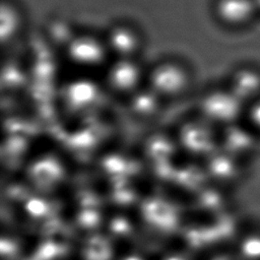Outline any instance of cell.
Wrapping results in <instances>:
<instances>
[{
  "label": "cell",
  "mask_w": 260,
  "mask_h": 260,
  "mask_svg": "<svg viewBox=\"0 0 260 260\" xmlns=\"http://www.w3.org/2000/svg\"><path fill=\"white\" fill-rule=\"evenodd\" d=\"M194 83V70L182 58L162 57L147 66L146 85L165 104L186 98Z\"/></svg>",
  "instance_id": "1"
},
{
  "label": "cell",
  "mask_w": 260,
  "mask_h": 260,
  "mask_svg": "<svg viewBox=\"0 0 260 260\" xmlns=\"http://www.w3.org/2000/svg\"><path fill=\"white\" fill-rule=\"evenodd\" d=\"M65 57L84 71H102L112 61L103 34L83 30L74 32L65 43Z\"/></svg>",
  "instance_id": "2"
},
{
  "label": "cell",
  "mask_w": 260,
  "mask_h": 260,
  "mask_svg": "<svg viewBox=\"0 0 260 260\" xmlns=\"http://www.w3.org/2000/svg\"><path fill=\"white\" fill-rule=\"evenodd\" d=\"M246 105L225 85L206 91L200 102L202 119L222 129L244 121Z\"/></svg>",
  "instance_id": "3"
},
{
  "label": "cell",
  "mask_w": 260,
  "mask_h": 260,
  "mask_svg": "<svg viewBox=\"0 0 260 260\" xmlns=\"http://www.w3.org/2000/svg\"><path fill=\"white\" fill-rule=\"evenodd\" d=\"M147 66L142 59H112L105 69L104 84L116 95L130 98L146 85Z\"/></svg>",
  "instance_id": "4"
},
{
  "label": "cell",
  "mask_w": 260,
  "mask_h": 260,
  "mask_svg": "<svg viewBox=\"0 0 260 260\" xmlns=\"http://www.w3.org/2000/svg\"><path fill=\"white\" fill-rule=\"evenodd\" d=\"M103 36L112 59H139L146 46L143 30L129 20L113 22Z\"/></svg>",
  "instance_id": "5"
},
{
  "label": "cell",
  "mask_w": 260,
  "mask_h": 260,
  "mask_svg": "<svg viewBox=\"0 0 260 260\" xmlns=\"http://www.w3.org/2000/svg\"><path fill=\"white\" fill-rule=\"evenodd\" d=\"M213 18L228 28H243L251 24L259 14L254 0H212Z\"/></svg>",
  "instance_id": "6"
},
{
  "label": "cell",
  "mask_w": 260,
  "mask_h": 260,
  "mask_svg": "<svg viewBox=\"0 0 260 260\" xmlns=\"http://www.w3.org/2000/svg\"><path fill=\"white\" fill-rule=\"evenodd\" d=\"M223 150L238 159L253 154L258 144V134L244 121L222 129Z\"/></svg>",
  "instance_id": "7"
},
{
  "label": "cell",
  "mask_w": 260,
  "mask_h": 260,
  "mask_svg": "<svg viewBox=\"0 0 260 260\" xmlns=\"http://www.w3.org/2000/svg\"><path fill=\"white\" fill-rule=\"evenodd\" d=\"M226 86L246 106L260 98V69L244 65L231 74Z\"/></svg>",
  "instance_id": "8"
},
{
  "label": "cell",
  "mask_w": 260,
  "mask_h": 260,
  "mask_svg": "<svg viewBox=\"0 0 260 260\" xmlns=\"http://www.w3.org/2000/svg\"><path fill=\"white\" fill-rule=\"evenodd\" d=\"M25 14L16 0H1V41L3 46H11L23 34Z\"/></svg>",
  "instance_id": "9"
},
{
  "label": "cell",
  "mask_w": 260,
  "mask_h": 260,
  "mask_svg": "<svg viewBox=\"0 0 260 260\" xmlns=\"http://www.w3.org/2000/svg\"><path fill=\"white\" fill-rule=\"evenodd\" d=\"M127 101L130 103L132 114L146 119L154 117L165 104L147 85L137 90Z\"/></svg>",
  "instance_id": "10"
},
{
  "label": "cell",
  "mask_w": 260,
  "mask_h": 260,
  "mask_svg": "<svg viewBox=\"0 0 260 260\" xmlns=\"http://www.w3.org/2000/svg\"><path fill=\"white\" fill-rule=\"evenodd\" d=\"M144 213L149 221L166 229L174 226L176 221L173 207L161 200H152L145 203Z\"/></svg>",
  "instance_id": "11"
},
{
  "label": "cell",
  "mask_w": 260,
  "mask_h": 260,
  "mask_svg": "<svg viewBox=\"0 0 260 260\" xmlns=\"http://www.w3.org/2000/svg\"><path fill=\"white\" fill-rule=\"evenodd\" d=\"M237 161V157L223 150L221 153L215 154L212 160L211 170L215 175L221 177H230L235 175L239 169V164Z\"/></svg>",
  "instance_id": "12"
},
{
  "label": "cell",
  "mask_w": 260,
  "mask_h": 260,
  "mask_svg": "<svg viewBox=\"0 0 260 260\" xmlns=\"http://www.w3.org/2000/svg\"><path fill=\"white\" fill-rule=\"evenodd\" d=\"M85 254L87 260H108L111 255L108 243L101 237H93L89 240Z\"/></svg>",
  "instance_id": "13"
},
{
  "label": "cell",
  "mask_w": 260,
  "mask_h": 260,
  "mask_svg": "<svg viewBox=\"0 0 260 260\" xmlns=\"http://www.w3.org/2000/svg\"><path fill=\"white\" fill-rule=\"evenodd\" d=\"M241 252L245 260H260V232H252L244 238Z\"/></svg>",
  "instance_id": "14"
},
{
  "label": "cell",
  "mask_w": 260,
  "mask_h": 260,
  "mask_svg": "<svg viewBox=\"0 0 260 260\" xmlns=\"http://www.w3.org/2000/svg\"><path fill=\"white\" fill-rule=\"evenodd\" d=\"M34 178L41 185H48L56 181L60 175L57 166L52 164H41L34 168Z\"/></svg>",
  "instance_id": "15"
},
{
  "label": "cell",
  "mask_w": 260,
  "mask_h": 260,
  "mask_svg": "<svg viewBox=\"0 0 260 260\" xmlns=\"http://www.w3.org/2000/svg\"><path fill=\"white\" fill-rule=\"evenodd\" d=\"M244 122L260 135V98L246 106Z\"/></svg>",
  "instance_id": "16"
},
{
  "label": "cell",
  "mask_w": 260,
  "mask_h": 260,
  "mask_svg": "<svg viewBox=\"0 0 260 260\" xmlns=\"http://www.w3.org/2000/svg\"><path fill=\"white\" fill-rule=\"evenodd\" d=\"M62 251H63V248H60L56 244L47 243L40 248L38 258L39 260H48L56 256L58 253H61Z\"/></svg>",
  "instance_id": "17"
},
{
  "label": "cell",
  "mask_w": 260,
  "mask_h": 260,
  "mask_svg": "<svg viewBox=\"0 0 260 260\" xmlns=\"http://www.w3.org/2000/svg\"><path fill=\"white\" fill-rule=\"evenodd\" d=\"M26 206H27L28 211L36 216L43 215L48 211L47 204H45V202H43L42 200H39V199H30Z\"/></svg>",
  "instance_id": "18"
},
{
  "label": "cell",
  "mask_w": 260,
  "mask_h": 260,
  "mask_svg": "<svg viewBox=\"0 0 260 260\" xmlns=\"http://www.w3.org/2000/svg\"><path fill=\"white\" fill-rule=\"evenodd\" d=\"M80 221L83 225L92 226L98 222V214L91 210L83 211L80 215Z\"/></svg>",
  "instance_id": "19"
},
{
  "label": "cell",
  "mask_w": 260,
  "mask_h": 260,
  "mask_svg": "<svg viewBox=\"0 0 260 260\" xmlns=\"http://www.w3.org/2000/svg\"><path fill=\"white\" fill-rule=\"evenodd\" d=\"M15 247L12 243H10L9 241H5V240H2L1 242V252L3 254H7V253H12L14 251Z\"/></svg>",
  "instance_id": "20"
},
{
  "label": "cell",
  "mask_w": 260,
  "mask_h": 260,
  "mask_svg": "<svg viewBox=\"0 0 260 260\" xmlns=\"http://www.w3.org/2000/svg\"><path fill=\"white\" fill-rule=\"evenodd\" d=\"M127 229V224L124 220H116L113 223V230L118 232H124Z\"/></svg>",
  "instance_id": "21"
},
{
  "label": "cell",
  "mask_w": 260,
  "mask_h": 260,
  "mask_svg": "<svg viewBox=\"0 0 260 260\" xmlns=\"http://www.w3.org/2000/svg\"><path fill=\"white\" fill-rule=\"evenodd\" d=\"M255 1V4H256V7H257V10L260 14V0H254Z\"/></svg>",
  "instance_id": "22"
},
{
  "label": "cell",
  "mask_w": 260,
  "mask_h": 260,
  "mask_svg": "<svg viewBox=\"0 0 260 260\" xmlns=\"http://www.w3.org/2000/svg\"><path fill=\"white\" fill-rule=\"evenodd\" d=\"M127 260H138V259H136V258H129V259H127Z\"/></svg>",
  "instance_id": "23"
},
{
  "label": "cell",
  "mask_w": 260,
  "mask_h": 260,
  "mask_svg": "<svg viewBox=\"0 0 260 260\" xmlns=\"http://www.w3.org/2000/svg\"><path fill=\"white\" fill-rule=\"evenodd\" d=\"M170 260H181V259H179V258H172V259H170Z\"/></svg>",
  "instance_id": "24"
}]
</instances>
